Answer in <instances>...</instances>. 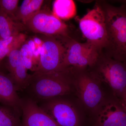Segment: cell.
<instances>
[{"instance_id":"8fae6325","label":"cell","mask_w":126,"mask_h":126,"mask_svg":"<svg viewBox=\"0 0 126 126\" xmlns=\"http://www.w3.org/2000/svg\"><path fill=\"white\" fill-rule=\"evenodd\" d=\"M95 126H126V111L118 99L102 108Z\"/></svg>"},{"instance_id":"3957f363","label":"cell","mask_w":126,"mask_h":126,"mask_svg":"<svg viewBox=\"0 0 126 126\" xmlns=\"http://www.w3.org/2000/svg\"><path fill=\"white\" fill-rule=\"evenodd\" d=\"M88 72L98 82L107 84L114 96L119 99L126 88V64L99 53L94 64Z\"/></svg>"},{"instance_id":"52a82bcc","label":"cell","mask_w":126,"mask_h":126,"mask_svg":"<svg viewBox=\"0 0 126 126\" xmlns=\"http://www.w3.org/2000/svg\"><path fill=\"white\" fill-rule=\"evenodd\" d=\"M24 25L27 29L47 36L71 35L70 27L49 10H41Z\"/></svg>"},{"instance_id":"6da1fadb","label":"cell","mask_w":126,"mask_h":126,"mask_svg":"<svg viewBox=\"0 0 126 126\" xmlns=\"http://www.w3.org/2000/svg\"><path fill=\"white\" fill-rule=\"evenodd\" d=\"M77 72L68 67L49 73H34L31 75L29 83L24 91L26 97L39 103L45 99L70 94L75 84Z\"/></svg>"},{"instance_id":"4fadbf2b","label":"cell","mask_w":126,"mask_h":126,"mask_svg":"<svg viewBox=\"0 0 126 126\" xmlns=\"http://www.w3.org/2000/svg\"><path fill=\"white\" fill-rule=\"evenodd\" d=\"M27 30L23 23L14 20L0 11V39L16 36Z\"/></svg>"},{"instance_id":"277c9868","label":"cell","mask_w":126,"mask_h":126,"mask_svg":"<svg viewBox=\"0 0 126 126\" xmlns=\"http://www.w3.org/2000/svg\"><path fill=\"white\" fill-rule=\"evenodd\" d=\"M79 23L87 42L101 52L107 45L108 35L105 14L97 1L93 9L79 19Z\"/></svg>"},{"instance_id":"30bf717a","label":"cell","mask_w":126,"mask_h":126,"mask_svg":"<svg viewBox=\"0 0 126 126\" xmlns=\"http://www.w3.org/2000/svg\"><path fill=\"white\" fill-rule=\"evenodd\" d=\"M21 126H61L29 98H21Z\"/></svg>"},{"instance_id":"d6986e66","label":"cell","mask_w":126,"mask_h":126,"mask_svg":"<svg viewBox=\"0 0 126 126\" xmlns=\"http://www.w3.org/2000/svg\"><path fill=\"white\" fill-rule=\"evenodd\" d=\"M22 59L27 70L34 72L36 71L39 63L35 58L33 52L32 50L26 41H25L20 48Z\"/></svg>"},{"instance_id":"5b68a950","label":"cell","mask_w":126,"mask_h":126,"mask_svg":"<svg viewBox=\"0 0 126 126\" xmlns=\"http://www.w3.org/2000/svg\"><path fill=\"white\" fill-rule=\"evenodd\" d=\"M67 36H42L43 43L39 64L35 73H44L62 69L66 54Z\"/></svg>"},{"instance_id":"9a60e30c","label":"cell","mask_w":126,"mask_h":126,"mask_svg":"<svg viewBox=\"0 0 126 126\" xmlns=\"http://www.w3.org/2000/svg\"><path fill=\"white\" fill-rule=\"evenodd\" d=\"M52 12L61 20H68L76 15L77 7L72 0H55L53 3Z\"/></svg>"},{"instance_id":"7402d4cb","label":"cell","mask_w":126,"mask_h":126,"mask_svg":"<svg viewBox=\"0 0 126 126\" xmlns=\"http://www.w3.org/2000/svg\"><path fill=\"white\" fill-rule=\"evenodd\" d=\"M118 100L122 107L126 111V88Z\"/></svg>"},{"instance_id":"cb8c5ba5","label":"cell","mask_w":126,"mask_h":126,"mask_svg":"<svg viewBox=\"0 0 126 126\" xmlns=\"http://www.w3.org/2000/svg\"></svg>"},{"instance_id":"44dd1931","label":"cell","mask_w":126,"mask_h":126,"mask_svg":"<svg viewBox=\"0 0 126 126\" xmlns=\"http://www.w3.org/2000/svg\"><path fill=\"white\" fill-rule=\"evenodd\" d=\"M20 47L12 50L7 55V68L10 74L14 72L21 58Z\"/></svg>"},{"instance_id":"5bb4252c","label":"cell","mask_w":126,"mask_h":126,"mask_svg":"<svg viewBox=\"0 0 126 126\" xmlns=\"http://www.w3.org/2000/svg\"><path fill=\"white\" fill-rule=\"evenodd\" d=\"M43 0H25L16 12V20L25 24L32 16L41 10Z\"/></svg>"},{"instance_id":"ffe728a7","label":"cell","mask_w":126,"mask_h":126,"mask_svg":"<svg viewBox=\"0 0 126 126\" xmlns=\"http://www.w3.org/2000/svg\"><path fill=\"white\" fill-rule=\"evenodd\" d=\"M19 2V0H0V11L16 21L15 15Z\"/></svg>"},{"instance_id":"7c38bea8","label":"cell","mask_w":126,"mask_h":126,"mask_svg":"<svg viewBox=\"0 0 126 126\" xmlns=\"http://www.w3.org/2000/svg\"><path fill=\"white\" fill-rule=\"evenodd\" d=\"M10 76L0 72V102L21 114V98Z\"/></svg>"},{"instance_id":"9c48e42d","label":"cell","mask_w":126,"mask_h":126,"mask_svg":"<svg viewBox=\"0 0 126 126\" xmlns=\"http://www.w3.org/2000/svg\"><path fill=\"white\" fill-rule=\"evenodd\" d=\"M97 82L86 70L77 72L75 85L82 101L89 108L96 107L102 99V94Z\"/></svg>"},{"instance_id":"e0dca14e","label":"cell","mask_w":126,"mask_h":126,"mask_svg":"<svg viewBox=\"0 0 126 126\" xmlns=\"http://www.w3.org/2000/svg\"><path fill=\"white\" fill-rule=\"evenodd\" d=\"M27 38L26 35L21 33L6 39H0V63L12 50L21 47Z\"/></svg>"},{"instance_id":"8992f818","label":"cell","mask_w":126,"mask_h":126,"mask_svg":"<svg viewBox=\"0 0 126 126\" xmlns=\"http://www.w3.org/2000/svg\"><path fill=\"white\" fill-rule=\"evenodd\" d=\"M67 37L66 54L62 69L70 67L83 71L93 65L99 55L98 50L87 41L80 43L72 36Z\"/></svg>"},{"instance_id":"ba28073f","label":"cell","mask_w":126,"mask_h":126,"mask_svg":"<svg viewBox=\"0 0 126 126\" xmlns=\"http://www.w3.org/2000/svg\"><path fill=\"white\" fill-rule=\"evenodd\" d=\"M38 104L60 126H79L77 110L67 100L55 97L43 100Z\"/></svg>"},{"instance_id":"ac0fdd59","label":"cell","mask_w":126,"mask_h":126,"mask_svg":"<svg viewBox=\"0 0 126 126\" xmlns=\"http://www.w3.org/2000/svg\"><path fill=\"white\" fill-rule=\"evenodd\" d=\"M21 116L11 108L0 106V126H21Z\"/></svg>"},{"instance_id":"603a6c76","label":"cell","mask_w":126,"mask_h":126,"mask_svg":"<svg viewBox=\"0 0 126 126\" xmlns=\"http://www.w3.org/2000/svg\"><path fill=\"white\" fill-rule=\"evenodd\" d=\"M117 2H120L121 4V6H124L126 9V0H119Z\"/></svg>"},{"instance_id":"7a4b0ae2","label":"cell","mask_w":126,"mask_h":126,"mask_svg":"<svg viewBox=\"0 0 126 126\" xmlns=\"http://www.w3.org/2000/svg\"><path fill=\"white\" fill-rule=\"evenodd\" d=\"M105 14L108 42L102 51L110 58L126 63V9L107 1H97Z\"/></svg>"},{"instance_id":"2e32d148","label":"cell","mask_w":126,"mask_h":126,"mask_svg":"<svg viewBox=\"0 0 126 126\" xmlns=\"http://www.w3.org/2000/svg\"><path fill=\"white\" fill-rule=\"evenodd\" d=\"M27 70L21 57L14 72L10 74L17 91H24L29 85L31 74H28Z\"/></svg>"}]
</instances>
